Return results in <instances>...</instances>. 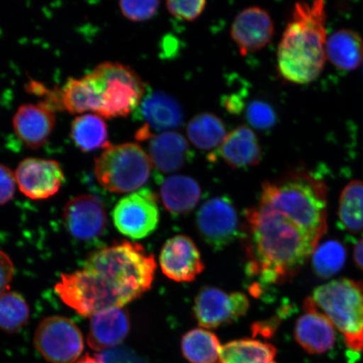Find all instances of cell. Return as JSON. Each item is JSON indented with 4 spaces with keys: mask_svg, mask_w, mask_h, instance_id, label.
Wrapping results in <instances>:
<instances>
[{
    "mask_svg": "<svg viewBox=\"0 0 363 363\" xmlns=\"http://www.w3.org/2000/svg\"><path fill=\"white\" fill-rule=\"evenodd\" d=\"M326 58L340 70L352 71L363 63V39L356 31L340 29L328 38Z\"/></svg>",
    "mask_w": 363,
    "mask_h": 363,
    "instance_id": "obj_23",
    "label": "cell"
},
{
    "mask_svg": "<svg viewBox=\"0 0 363 363\" xmlns=\"http://www.w3.org/2000/svg\"><path fill=\"white\" fill-rule=\"evenodd\" d=\"M160 194L167 211L174 216H184L201 201V188L191 177L175 175L162 181Z\"/></svg>",
    "mask_w": 363,
    "mask_h": 363,
    "instance_id": "obj_22",
    "label": "cell"
},
{
    "mask_svg": "<svg viewBox=\"0 0 363 363\" xmlns=\"http://www.w3.org/2000/svg\"><path fill=\"white\" fill-rule=\"evenodd\" d=\"M249 299L242 293H227L215 287L203 288L195 298L194 312L199 325L217 328L233 323L249 310Z\"/></svg>",
    "mask_w": 363,
    "mask_h": 363,
    "instance_id": "obj_11",
    "label": "cell"
},
{
    "mask_svg": "<svg viewBox=\"0 0 363 363\" xmlns=\"http://www.w3.org/2000/svg\"><path fill=\"white\" fill-rule=\"evenodd\" d=\"M15 267L11 257L0 250V294L6 292L10 288Z\"/></svg>",
    "mask_w": 363,
    "mask_h": 363,
    "instance_id": "obj_37",
    "label": "cell"
},
{
    "mask_svg": "<svg viewBox=\"0 0 363 363\" xmlns=\"http://www.w3.org/2000/svg\"><path fill=\"white\" fill-rule=\"evenodd\" d=\"M156 261L140 245L122 242L99 250L86 260L95 289L110 308H122L152 287Z\"/></svg>",
    "mask_w": 363,
    "mask_h": 363,
    "instance_id": "obj_2",
    "label": "cell"
},
{
    "mask_svg": "<svg viewBox=\"0 0 363 363\" xmlns=\"http://www.w3.org/2000/svg\"><path fill=\"white\" fill-rule=\"evenodd\" d=\"M148 140V156L152 164L164 174L178 171L191 161L193 152L187 140L175 131L153 135Z\"/></svg>",
    "mask_w": 363,
    "mask_h": 363,
    "instance_id": "obj_21",
    "label": "cell"
},
{
    "mask_svg": "<svg viewBox=\"0 0 363 363\" xmlns=\"http://www.w3.org/2000/svg\"><path fill=\"white\" fill-rule=\"evenodd\" d=\"M130 329L128 312L111 308L90 317L89 346L95 351L116 347L126 338Z\"/></svg>",
    "mask_w": 363,
    "mask_h": 363,
    "instance_id": "obj_20",
    "label": "cell"
},
{
    "mask_svg": "<svg viewBox=\"0 0 363 363\" xmlns=\"http://www.w3.org/2000/svg\"><path fill=\"white\" fill-rule=\"evenodd\" d=\"M89 75L101 94V106L98 116L106 119L130 115L146 94V87L139 75L121 63H101Z\"/></svg>",
    "mask_w": 363,
    "mask_h": 363,
    "instance_id": "obj_7",
    "label": "cell"
},
{
    "mask_svg": "<svg viewBox=\"0 0 363 363\" xmlns=\"http://www.w3.org/2000/svg\"><path fill=\"white\" fill-rule=\"evenodd\" d=\"M340 223L352 233L363 230V182L353 180L340 194L338 206Z\"/></svg>",
    "mask_w": 363,
    "mask_h": 363,
    "instance_id": "obj_29",
    "label": "cell"
},
{
    "mask_svg": "<svg viewBox=\"0 0 363 363\" xmlns=\"http://www.w3.org/2000/svg\"><path fill=\"white\" fill-rule=\"evenodd\" d=\"M66 229L72 237L84 242L101 237L107 226L102 203L93 195H79L68 201L63 211Z\"/></svg>",
    "mask_w": 363,
    "mask_h": 363,
    "instance_id": "obj_14",
    "label": "cell"
},
{
    "mask_svg": "<svg viewBox=\"0 0 363 363\" xmlns=\"http://www.w3.org/2000/svg\"><path fill=\"white\" fill-rule=\"evenodd\" d=\"M16 176L8 167L0 164V204L10 202L16 189Z\"/></svg>",
    "mask_w": 363,
    "mask_h": 363,
    "instance_id": "obj_36",
    "label": "cell"
},
{
    "mask_svg": "<svg viewBox=\"0 0 363 363\" xmlns=\"http://www.w3.org/2000/svg\"><path fill=\"white\" fill-rule=\"evenodd\" d=\"M121 13L131 21L142 22L152 19L158 11V1H121L119 4Z\"/></svg>",
    "mask_w": 363,
    "mask_h": 363,
    "instance_id": "obj_33",
    "label": "cell"
},
{
    "mask_svg": "<svg viewBox=\"0 0 363 363\" xmlns=\"http://www.w3.org/2000/svg\"><path fill=\"white\" fill-rule=\"evenodd\" d=\"M136 119L143 121L144 128L153 131H167L183 125L184 115L180 104L169 94L154 91L146 93L134 111Z\"/></svg>",
    "mask_w": 363,
    "mask_h": 363,
    "instance_id": "obj_18",
    "label": "cell"
},
{
    "mask_svg": "<svg viewBox=\"0 0 363 363\" xmlns=\"http://www.w3.org/2000/svg\"><path fill=\"white\" fill-rule=\"evenodd\" d=\"M277 349L256 339L233 340L222 347L223 363H278Z\"/></svg>",
    "mask_w": 363,
    "mask_h": 363,
    "instance_id": "obj_27",
    "label": "cell"
},
{
    "mask_svg": "<svg viewBox=\"0 0 363 363\" xmlns=\"http://www.w3.org/2000/svg\"><path fill=\"white\" fill-rule=\"evenodd\" d=\"M30 310L25 298L16 292L0 294V330L13 333L29 320Z\"/></svg>",
    "mask_w": 363,
    "mask_h": 363,
    "instance_id": "obj_31",
    "label": "cell"
},
{
    "mask_svg": "<svg viewBox=\"0 0 363 363\" xmlns=\"http://www.w3.org/2000/svg\"><path fill=\"white\" fill-rule=\"evenodd\" d=\"M249 124L257 130H269L276 123V113L269 104L260 101H252L247 108Z\"/></svg>",
    "mask_w": 363,
    "mask_h": 363,
    "instance_id": "obj_32",
    "label": "cell"
},
{
    "mask_svg": "<svg viewBox=\"0 0 363 363\" xmlns=\"http://www.w3.org/2000/svg\"><path fill=\"white\" fill-rule=\"evenodd\" d=\"M55 111L43 103L25 104L13 118V126L18 138L26 147L38 150L44 146L56 126Z\"/></svg>",
    "mask_w": 363,
    "mask_h": 363,
    "instance_id": "obj_17",
    "label": "cell"
},
{
    "mask_svg": "<svg viewBox=\"0 0 363 363\" xmlns=\"http://www.w3.org/2000/svg\"><path fill=\"white\" fill-rule=\"evenodd\" d=\"M159 262L163 274L178 283L192 282L204 269L196 244L184 235H175L167 240Z\"/></svg>",
    "mask_w": 363,
    "mask_h": 363,
    "instance_id": "obj_13",
    "label": "cell"
},
{
    "mask_svg": "<svg viewBox=\"0 0 363 363\" xmlns=\"http://www.w3.org/2000/svg\"><path fill=\"white\" fill-rule=\"evenodd\" d=\"M15 176L21 192L35 201L54 196L65 181V172L57 161L36 157L22 160Z\"/></svg>",
    "mask_w": 363,
    "mask_h": 363,
    "instance_id": "obj_12",
    "label": "cell"
},
{
    "mask_svg": "<svg viewBox=\"0 0 363 363\" xmlns=\"http://www.w3.org/2000/svg\"><path fill=\"white\" fill-rule=\"evenodd\" d=\"M187 133L190 142L201 150L220 147L226 138L224 122L211 113H202L189 121Z\"/></svg>",
    "mask_w": 363,
    "mask_h": 363,
    "instance_id": "obj_28",
    "label": "cell"
},
{
    "mask_svg": "<svg viewBox=\"0 0 363 363\" xmlns=\"http://www.w3.org/2000/svg\"><path fill=\"white\" fill-rule=\"evenodd\" d=\"M346 260V248L337 240H326L318 244L311 255L313 270L321 279H329L338 274Z\"/></svg>",
    "mask_w": 363,
    "mask_h": 363,
    "instance_id": "obj_30",
    "label": "cell"
},
{
    "mask_svg": "<svg viewBox=\"0 0 363 363\" xmlns=\"http://www.w3.org/2000/svg\"><path fill=\"white\" fill-rule=\"evenodd\" d=\"M311 298L342 333L349 350L363 352V281H330L317 287Z\"/></svg>",
    "mask_w": 363,
    "mask_h": 363,
    "instance_id": "obj_5",
    "label": "cell"
},
{
    "mask_svg": "<svg viewBox=\"0 0 363 363\" xmlns=\"http://www.w3.org/2000/svg\"><path fill=\"white\" fill-rule=\"evenodd\" d=\"M152 167L151 159L138 144L125 143L104 149L95 160L94 172L108 191L125 194L146 184Z\"/></svg>",
    "mask_w": 363,
    "mask_h": 363,
    "instance_id": "obj_6",
    "label": "cell"
},
{
    "mask_svg": "<svg viewBox=\"0 0 363 363\" xmlns=\"http://www.w3.org/2000/svg\"><path fill=\"white\" fill-rule=\"evenodd\" d=\"M36 350L51 363H72L84 348L83 335L74 321L62 316L45 318L35 330Z\"/></svg>",
    "mask_w": 363,
    "mask_h": 363,
    "instance_id": "obj_8",
    "label": "cell"
},
{
    "mask_svg": "<svg viewBox=\"0 0 363 363\" xmlns=\"http://www.w3.org/2000/svg\"><path fill=\"white\" fill-rule=\"evenodd\" d=\"M70 136L75 146L84 152L97 151L111 146L108 126L96 113H84L72 121Z\"/></svg>",
    "mask_w": 363,
    "mask_h": 363,
    "instance_id": "obj_25",
    "label": "cell"
},
{
    "mask_svg": "<svg viewBox=\"0 0 363 363\" xmlns=\"http://www.w3.org/2000/svg\"><path fill=\"white\" fill-rule=\"evenodd\" d=\"M181 346L182 352L190 363H223L220 340L210 330H189L182 339Z\"/></svg>",
    "mask_w": 363,
    "mask_h": 363,
    "instance_id": "obj_26",
    "label": "cell"
},
{
    "mask_svg": "<svg viewBox=\"0 0 363 363\" xmlns=\"http://www.w3.org/2000/svg\"><path fill=\"white\" fill-rule=\"evenodd\" d=\"M61 97L63 111L72 115L87 112L98 115L101 110V94L89 74L82 79H68L61 89Z\"/></svg>",
    "mask_w": 363,
    "mask_h": 363,
    "instance_id": "obj_24",
    "label": "cell"
},
{
    "mask_svg": "<svg viewBox=\"0 0 363 363\" xmlns=\"http://www.w3.org/2000/svg\"><path fill=\"white\" fill-rule=\"evenodd\" d=\"M206 1H169L166 3L167 11L179 19L193 21L202 15L206 7Z\"/></svg>",
    "mask_w": 363,
    "mask_h": 363,
    "instance_id": "obj_34",
    "label": "cell"
},
{
    "mask_svg": "<svg viewBox=\"0 0 363 363\" xmlns=\"http://www.w3.org/2000/svg\"><path fill=\"white\" fill-rule=\"evenodd\" d=\"M274 34V24L269 12L258 6L238 13L230 30L231 38L243 56L265 48Z\"/></svg>",
    "mask_w": 363,
    "mask_h": 363,
    "instance_id": "obj_16",
    "label": "cell"
},
{
    "mask_svg": "<svg viewBox=\"0 0 363 363\" xmlns=\"http://www.w3.org/2000/svg\"><path fill=\"white\" fill-rule=\"evenodd\" d=\"M303 314L295 325L297 343L308 354H323L334 347L335 331L333 323L318 310L311 297L303 302Z\"/></svg>",
    "mask_w": 363,
    "mask_h": 363,
    "instance_id": "obj_15",
    "label": "cell"
},
{
    "mask_svg": "<svg viewBox=\"0 0 363 363\" xmlns=\"http://www.w3.org/2000/svg\"><path fill=\"white\" fill-rule=\"evenodd\" d=\"M325 24L324 1L295 4L277 54L279 71L285 80L307 84L321 74L328 60Z\"/></svg>",
    "mask_w": 363,
    "mask_h": 363,
    "instance_id": "obj_3",
    "label": "cell"
},
{
    "mask_svg": "<svg viewBox=\"0 0 363 363\" xmlns=\"http://www.w3.org/2000/svg\"><path fill=\"white\" fill-rule=\"evenodd\" d=\"M196 226L199 235L208 246L215 250L224 249L239 235L237 208L226 196L208 199L198 211Z\"/></svg>",
    "mask_w": 363,
    "mask_h": 363,
    "instance_id": "obj_10",
    "label": "cell"
},
{
    "mask_svg": "<svg viewBox=\"0 0 363 363\" xmlns=\"http://www.w3.org/2000/svg\"><path fill=\"white\" fill-rule=\"evenodd\" d=\"M99 363H147L138 355L125 347H113L97 354Z\"/></svg>",
    "mask_w": 363,
    "mask_h": 363,
    "instance_id": "obj_35",
    "label": "cell"
},
{
    "mask_svg": "<svg viewBox=\"0 0 363 363\" xmlns=\"http://www.w3.org/2000/svg\"><path fill=\"white\" fill-rule=\"evenodd\" d=\"M259 201L287 216L318 242L328 230V187L310 172L297 170L265 182Z\"/></svg>",
    "mask_w": 363,
    "mask_h": 363,
    "instance_id": "obj_4",
    "label": "cell"
},
{
    "mask_svg": "<svg viewBox=\"0 0 363 363\" xmlns=\"http://www.w3.org/2000/svg\"><path fill=\"white\" fill-rule=\"evenodd\" d=\"M243 226L247 274L266 284L292 279L319 244L287 216L261 201L247 211Z\"/></svg>",
    "mask_w": 363,
    "mask_h": 363,
    "instance_id": "obj_1",
    "label": "cell"
},
{
    "mask_svg": "<svg viewBox=\"0 0 363 363\" xmlns=\"http://www.w3.org/2000/svg\"><path fill=\"white\" fill-rule=\"evenodd\" d=\"M353 259L358 269L363 272V238L358 240L353 250Z\"/></svg>",
    "mask_w": 363,
    "mask_h": 363,
    "instance_id": "obj_38",
    "label": "cell"
},
{
    "mask_svg": "<svg viewBox=\"0 0 363 363\" xmlns=\"http://www.w3.org/2000/svg\"><path fill=\"white\" fill-rule=\"evenodd\" d=\"M262 155L259 140L254 131L239 126L226 135L219 149L211 154L210 160L220 158L233 169H247L260 163Z\"/></svg>",
    "mask_w": 363,
    "mask_h": 363,
    "instance_id": "obj_19",
    "label": "cell"
},
{
    "mask_svg": "<svg viewBox=\"0 0 363 363\" xmlns=\"http://www.w3.org/2000/svg\"><path fill=\"white\" fill-rule=\"evenodd\" d=\"M75 363H99L96 358L91 357L89 355L84 356L83 358H81L80 360Z\"/></svg>",
    "mask_w": 363,
    "mask_h": 363,
    "instance_id": "obj_39",
    "label": "cell"
},
{
    "mask_svg": "<svg viewBox=\"0 0 363 363\" xmlns=\"http://www.w3.org/2000/svg\"><path fill=\"white\" fill-rule=\"evenodd\" d=\"M157 202L155 194L147 188L122 198L112 213L116 229L131 239L147 238L159 223L160 212Z\"/></svg>",
    "mask_w": 363,
    "mask_h": 363,
    "instance_id": "obj_9",
    "label": "cell"
}]
</instances>
